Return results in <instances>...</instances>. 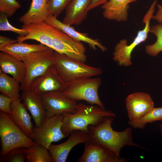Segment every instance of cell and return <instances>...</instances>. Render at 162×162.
<instances>
[{
  "label": "cell",
  "instance_id": "3957f363",
  "mask_svg": "<svg viewBox=\"0 0 162 162\" xmlns=\"http://www.w3.org/2000/svg\"><path fill=\"white\" fill-rule=\"evenodd\" d=\"M1 156L4 157L17 148H29L35 142L26 134L13 121L10 115L0 111Z\"/></svg>",
  "mask_w": 162,
  "mask_h": 162
},
{
  "label": "cell",
  "instance_id": "4dcf8cb0",
  "mask_svg": "<svg viewBox=\"0 0 162 162\" xmlns=\"http://www.w3.org/2000/svg\"><path fill=\"white\" fill-rule=\"evenodd\" d=\"M15 98H10L1 93L0 94V111L10 115L12 113V110L10 105L11 102Z\"/></svg>",
  "mask_w": 162,
  "mask_h": 162
},
{
  "label": "cell",
  "instance_id": "83f0119b",
  "mask_svg": "<svg viewBox=\"0 0 162 162\" xmlns=\"http://www.w3.org/2000/svg\"><path fill=\"white\" fill-rule=\"evenodd\" d=\"M8 17L4 14H0V31H10L19 34L21 36H26L28 34V31L25 28L20 29L12 26L9 22Z\"/></svg>",
  "mask_w": 162,
  "mask_h": 162
},
{
  "label": "cell",
  "instance_id": "5bb4252c",
  "mask_svg": "<svg viewBox=\"0 0 162 162\" xmlns=\"http://www.w3.org/2000/svg\"><path fill=\"white\" fill-rule=\"evenodd\" d=\"M22 91L21 98L22 103L30 112L35 127H38L47 117L41 96L29 89Z\"/></svg>",
  "mask_w": 162,
  "mask_h": 162
},
{
  "label": "cell",
  "instance_id": "ba28073f",
  "mask_svg": "<svg viewBox=\"0 0 162 162\" xmlns=\"http://www.w3.org/2000/svg\"><path fill=\"white\" fill-rule=\"evenodd\" d=\"M49 24L51 37L50 48L72 59L85 63L87 58L86 49L82 43Z\"/></svg>",
  "mask_w": 162,
  "mask_h": 162
},
{
  "label": "cell",
  "instance_id": "277c9868",
  "mask_svg": "<svg viewBox=\"0 0 162 162\" xmlns=\"http://www.w3.org/2000/svg\"><path fill=\"white\" fill-rule=\"evenodd\" d=\"M54 65L60 77L66 84L74 81L101 75L100 68L91 66L54 51Z\"/></svg>",
  "mask_w": 162,
  "mask_h": 162
},
{
  "label": "cell",
  "instance_id": "9c48e42d",
  "mask_svg": "<svg viewBox=\"0 0 162 162\" xmlns=\"http://www.w3.org/2000/svg\"><path fill=\"white\" fill-rule=\"evenodd\" d=\"M63 118V114L47 117L40 126L34 127L31 138L48 149L52 142L67 137L62 130Z\"/></svg>",
  "mask_w": 162,
  "mask_h": 162
},
{
  "label": "cell",
  "instance_id": "cb8c5ba5",
  "mask_svg": "<svg viewBox=\"0 0 162 162\" xmlns=\"http://www.w3.org/2000/svg\"><path fill=\"white\" fill-rule=\"evenodd\" d=\"M25 151L26 161L28 162H52L48 149L37 142L32 146L26 148Z\"/></svg>",
  "mask_w": 162,
  "mask_h": 162
},
{
  "label": "cell",
  "instance_id": "603a6c76",
  "mask_svg": "<svg viewBox=\"0 0 162 162\" xmlns=\"http://www.w3.org/2000/svg\"><path fill=\"white\" fill-rule=\"evenodd\" d=\"M20 83L13 78L9 76L0 70V91L10 98L21 97L20 92Z\"/></svg>",
  "mask_w": 162,
  "mask_h": 162
},
{
  "label": "cell",
  "instance_id": "9a60e30c",
  "mask_svg": "<svg viewBox=\"0 0 162 162\" xmlns=\"http://www.w3.org/2000/svg\"><path fill=\"white\" fill-rule=\"evenodd\" d=\"M84 150L78 162H125L124 158L117 157L100 145L89 140L85 143Z\"/></svg>",
  "mask_w": 162,
  "mask_h": 162
},
{
  "label": "cell",
  "instance_id": "f546056e",
  "mask_svg": "<svg viewBox=\"0 0 162 162\" xmlns=\"http://www.w3.org/2000/svg\"><path fill=\"white\" fill-rule=\"evenodd\" d=\"M26 148H17L13 149L4 157H1L4 162H24L26 161Z\"/></svg>",
  "mask_w": 162,
  "mask_h": 162
},
{
  "label": "cell",
  "instance_id": "7402d4cb",
  "mask_svg": "<svg viewBox=\"0 0 162 162\" xmlns=\"http://www.w3.org/2000/svg\"><path fill=\"white\" fill-rule=\"evenodd\" d=\"M49 48L41 43L29 44L23 42H16L0 49V50L22 61L25 57L32 53L43 51Z\"/></svg>",
  "mask_w": 162,
  "mask_h": 162
},
{
  "label": "cell",
  "instance_id": "f1b7e54d",
  "mask_svg": "<svg viewBox=\"0 0 162 162\" xmlns=\"http://www.w3.org/2000/svg\"><path fill=\"white\" fill-rule=\"evenodd\" d=\"M21 7L20 4L16 0H0V12L8 17L12 16Z\"/></svg>",
  "mask_w": 162,
  "mask_h": 162
},
{
  "label": "cell",
  "instance_id": "7c38bea8",
  "mask_svg": "<svg viewBox=\"0 0 162 162\" xmlns=\"http://www.w3.org/2000/svg\"><path fill=\"white\" fill-rule=\"evenodd\" d=\"M126 105L129 120L142 117L154 107V103L150 95L141 92L128 95L126 99Z\"/></svg>",
  "mask_w": 162,
  "mask_h": 162
},
{
  "label": "cell",
  "instance_id": "5b68a950",
  "mask_svg": "<svg viewBox=\"0 0 162 162\" xmlns=\"http://www.w3.org/2000/svg\"><path fill=\"white\" fill-rule=\"evenodd\" d=\"M100 77L83 78L67 84L63 94L70 100L77 102L84 100L92 105L105 109L98 93L101 83Z\"/></svg>",
  "mask_w": 162,
  "mask_h": 162
},
{
  "label": "cell",
  "instance_id": "6da1fadb",
  "mask_svg": "<svg viewBox=\"0 0 162 162\" xmlns=\"http://www.w3.org/2000/svg\"><path fill=\"white\" fill-rule=\"evenodd\" d=\"M114 118L107 116L98 124L89 126L88 134L89 140L101 145L118 158L120 157L121 150L126 146L144 148L134 142L133 130L130 128L121 132L113 129L112 124Z\"/></svg>",
  "mask_w": 162,
  "mask_h": 162
},
{
  "label": "cell",
  "instance_id": "d6986e66",
  "mask_svg": "<svg viewBox=\"0 0 162 162\" xmlns=\"http://www.w3.org/2000/svg\"><path fill=\"white\" fill-rule=\"evenodd\" d=\"M91 0H72L65 9L62 22L70 26L80 24L86 19L87 9Z\"/></svg>",
  "mask_w": 162,
  "mask_h": 162
},
{
  "label": "cell",
  "instance_id": "d4e9b609",
  "mask_svg": "<svg viewBox=\"0 0 162 162\" xmlns=\"http://www.w3.org/2000/svg\"><path fill=\"white\" fill-rule=\"evenodd\" d=\"M159 121H162V107H154L142 117L134 120H129L128 123L133 128L142 129L146 124Z\"/></svg>",
  "mask_w": 162,
  "mask_h": 162
},
{
  "label": "cell",
  "instance_id": "1f68e13d",
  "mask_svg": "<svg viewBox=\"0 0 162 162\" xmlns=\"http://www.w3.org/2000/svg\"><path fill=\"white\" fill-rule=\"evenodd\" d=\"M17 42L16 40H14L9 37L0 35V49L10 44Z\"/></svg>",
  "mask_w": 162,
  "mask_h": 162
},
{
  "label": "cell",
  "instance_id": "7a4b0ae2",
  "mask_svg": "<svg viewBox=\"0 0 162 162\" xmlns=\"http://www.w3.org/2000/svg\"><path fill=\"white\" fill-rule=\"evenodd\" d=\"M62 130L67 137L74 131L80 130L88 133V127L96 125L107 116L115 117L111 111L95 105H88L79 103L73 113L63 114Z\"/></svg>",
  "mask_w": 162,
  "mask_h": 162
},
{
  "label": "cell",
  "instance_id": "8992f818",
  "mask_svg": "<svg viewBox=\"0 0 162 162\" xmlns=\"http://www.w3.org/2000/svg\"><path fill=\"white\" fill-rule=\"evenodd\" d=\"M157 3V0H154L144 16L142 22L145 24V27L143 29L138 31L133 41L128 45L127 40L124 39L120 40L115 46L113 58L119 65L128 67L132 64V52L137 46L144 42L148 38L150 28V21L154 15Z\"/></svg>",
  "mask_w": 162,
  "mask_h": 162
},
{
  "label": "cell",
  "instance_id": "d590c367",
  "mask_svg": "<svg viewBox=\"0 0 162 162\" xmlns=\"http://www.w3.org/2000/svg\"><path fill=\"white\" fill-rule=\"evenodd\" d=\"M23 0V1H26V0Z\"/></svg>",
  "mask_w": 162,
  "mask_h": 162
},
{
  "label": "cell",
  "instance_id": "e0dca14e",
  "mask_svg": "<svg viewBox=\"0 0 162 162\" xmlns=\"http://www.w3.org/2000/svg\"><path fill=\"white\" fill-rule=\"evenodd\" d=\"M137 0H109L101 5L103 17L117 22H125L128 18L129 4Z\"/></svg>",
  "mask_w": 162,
  "mask_h": 162
},
{
  "label": "cell",
  "instance_id": "44dd1931",
  "mask_svg": "<svg viewBox=\"0 0 162 162\" xmlns=\"http://www.w3.org/2000/svg\"><path fill=\"white\" fill-rule=\"evenodd\" d=\"M48 0H32L27 11L21 16L18 21L23 25L36 24L45 21L49 14Z\"/></svg>",
  "mask_w": 162,
  "mask_h": 162
},
{
  "label": "cell",
  "instance_id": "4fadbf2b",
  "mask_svg": "<svg viewBox=\"0 0 162 162\" xmlns=\"http://www.w3.org/2000/svg\"><path fill=\"white\" fill-rule=\"evenodd\" d=\"M65 142L58 145L51 144L48 150L52 156V162H65L68 155L75 146L85 143L89 140L88 133L80 130L73 132Z\"/></svg>",
  "mask_w": 162,
  "mask_h": 162
},
{
  "label": "cell",
  "instance_id": "4316f807",
  "mask_svg": "<svg viewBox=\"0 0 162 162\" xmlns=\"http://www.w3.org/2000/svg\"><path fill=\"white\" fill-rule=\"evenodd\" d=\"M72 0H48L47 9L48 13L57 17Z\"/></svg>",
  "mask_w": 162,
  "mask_h": 162
},
{
  "label": "cell",
  "instance_id": "8fae6325",
  "mask_svg": "<svg viewBox=\"0 0 162 162\" xmlns=\"http://www.w3.org/2000/svg\"><path fill=\"white\" fill-rule=\"evenodd\" d=\"M47 117L62 114L65 112L74 113L77 102L66 97L62 92H49L41 95Z\"/></svg>",
  "mask_w": 162,
  "mask_h": 162
},
{
  "label": "cell",
  "instance_id": "ac0fdd59",
  "mask_svg": "<svg viewBox=\"0 0 162 162\" xmlns=\"http://www.w3.org/2000/svg\"><path fill=\"white\" fill-rule=\"evenodd\" d=\"M22 101L21 97L16 98L12 101L10 105L12 110L10 116L14 122L30 137L34 127L31 116Z\"/></svg>",
  "mask_w": 162,
  "mask_h": 162
},
{
  "label": "cell",
  "instance_id": "e575fe53",
  "mask_svg": "<svg viewBox=\"0 0 162 162\" xmlns=\"http://www.w3.org/2000/svg\"><path fill=\"white\" fill-rule=\"evenodd\" d=\"M160 129L161 134L162 135V123L160 125Z\"/></svg>",
  "mask_w": 162,
  "mask_h": 162
},
{
  "label": "cell",
  "instance_id": "52a82bcc",
  "mask_svg": "<svg viewBox=\"0 0 162 162\" xmlns=\"http://www.w3.org/2000/svg\"><path fill=\"white\" fill-rule=\"evenodd\" d=\"M54 51L49 48L46 50L34 52L24 58L26 74L23 81L20 84L21 90L29 88L32 81L54 65Z\"/></svg>",
  "mask_w": 162,
  "mask_h": 162
},
{
  "label": "cell",
  "instance_id": "30bf717a",
  "mask_svg": "<svg viewBox=\"0 0 162 162\" xmlns=\"http://www.w3.org/2000/svg\"><path fill=\"white\" fill-rule=\"evenodd\" d=\"M66 85L53 65L43 74L34 79L29 89L41 95L49 92H63Z\"/></svg>",
  "mask_w": 162,
  "mask_h": 162
},
{
  "label": "cell",
  "instance_id": "836d02e7",
  "mask_svg": "<svg viewBox=\"0 0 162 162\" xmlns=\"http://www.w3.org/2000/svg\"><path fill=\"white\" fill-rule=\"evenodd\" d=\"M157 10L155 14L154 15L152 19L158 21L159 23H162V6L157 4Z\"/></svg>",
  "mask_w": 162,
  "mask_h": 162
},
{
  "label": "cell",
  "instance_id": "2e32d148",
  "mask_svg": "<svg viewBox=\"0 0 162 162\" xmlns=\"http://www.w3.org/2000/svg\"><path fill=\"white\" fill-rule=\"evenodd\" d=\"M53 27L58 28L75 40L87 44L92 49L95 50L98 48L102 52L107 50V48L98 39L88 36L86 33L80 32L71 26L64 24L58 20L57 17L49 14L45 21Z\"/></svg>",
  "mask_w": 162,
  "mask_h": 162
},
{
  "label": "cell",
  "instance_id": "484cf974",
  "mask_svg": "<svg viewBox=\"0 0 162 162\" xmlns=\"http://www.w3.org/2000/svg\"><path fill=\"white\" fill-rule=\"evenodd\" d=\"M149 32L156 36L157 40L153 44L146 45L145 47V51L150 56L155 57L162 51V23L150 27Z\"/></svg>",
  "mask_w": 162,
  "mask_h": 162
},
{
  "label": "cell",
  "instance_id": "ffe728a7",
  "mask_svg": "<svg viewBox=\"0 0 162 162\" xmlns=\"http://www.w3.org/2000/svg\"><path fill=\"white\" fill-rule=\"evenodd\" d=\"M0 70L11 75L20 84L24 80L26 68L23 62L2 51L0 52Z\"/></svg>",
  "mask_w": 162,
  "mask_h": 162
},
{
  "label": "cell",
  "instance_id": "d6a6232c",
  "mask_svg": "<svg viewBox=\"0 0 162 162\" xmlns=\"http://www.w3.org/2000/svg\"><path fill=\"white\" fill-rule=\"evenodd\" d=\"M109 0H91L90 3L87 9L88 12L102 5Z\"/></svg>",
  "mask_w": 162,
  "mask_h": 162
}]
</instances>
